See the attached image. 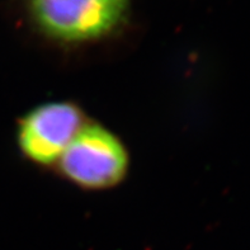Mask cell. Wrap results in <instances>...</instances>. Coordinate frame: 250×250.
Listing matches in <instances>:
<instances>
[{
	"label": "cell",
	"instance_id": "cell-1",
	"mask_svg": "<svg viewBox=\"0 0 250 250\" xmlns=\"http://www.w3.org/2000/svg\"><path fill=\"white\" fill-rule=\"evenodd\" d=\"M42 35L63 44L101 41L126 22L130 0H25Z\"/></svg>",
	"mask_w": 250,
	"mask_h": 250
},
{
	"label": "cell",
	"instance_id": "cell-2",
	"mask_svg": "<svg viewBox=\"0 0 250 250\" xmlns=\"http://www.w3.org/2000/svg\"><path fill=\"white\" fill-rule=\"evenodd\" d=\"M65 179L83 189L101 190L120 184L130 167L126 146L111 130L85 124L59 159Z\"/></svg>",
	"mask_w": 250,
	"mask_h": 250
},
{
	"label": "cell",
	"instance_id": "cell-3",
	"mask_svg": "<svg viewBox=\"0 0 250 250\" xmlns=\"http://www.w3.org/2000/svg\"><path fill=\"white\" fill-rule=\"evenodd\" d=\"M85 124L83 111L71 102L54 101L37 105L19 122V150L33 164L56 165Z\"/></svg>",
	"mask_w": 250,
	"mask_h": 250
}]
</instances>
